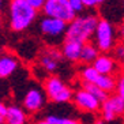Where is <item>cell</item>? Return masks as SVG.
I'll return each mask as SVG.
<instances>
[{"label": "cell", "instance_id": "26", "mask_svg": "<svg viewBox=\"0 0 124 124\" xmlns=\"http://www.w3.org/2000/svg\"><path fill=\"white\" fill-rule=\"evenodd\" d=\"M119 36L121 37L124 40V23H121V26H120V29H119Z\"/></svg>", "mask_w": 124, "mask_h": 124}, {"label": "cell", "instance_id": "14", "mask_svg": "<svg viewBox=\"0 0 124 124\" xmlns=\"http://www.w3.org/2000/svg\"><path fill=\"white\" fill-rule=\"evenodd\" d=\"M27 116L25 109H22L18 105L7 106L6 115H4V123L6 124H26Z\"/></svg>", "mask_w": 124, "mask_h": 124}, {"label": "cell", "instance_id": "24", "mask_svg": "<svg viewBox=\"0 0 124 124\" xmlns=\"http://www.w3.org/2000/svg\"><path fill=\"white\" fill-rule=\"evenodd\" d=\"M60 124H79V121L74 120V119H66V117H63V120Z\"/></svg>", "mask_w": 124, "mask_h": 124}, {"label": "cell", "instance_id": "30", "mask_svg": "<svg viewBox=\"0 0 124 124\" xmlns=\"http://www.w3.org/2000/svg\"><path fill=\"white\" fill-rule=\"evenodd\" d=\"M4 121V115H0V123H3Z\"/></svg>", "mask_w": 124, "mask_h": 124}, {"label": "cell", "instance_id": "21", "mask_svg": "<svg viewBox=\"0 0 124 124\" xmlns=\"http://www.w3.org/2000/svg\"><path fill=\"white\" fill-rule=\"evenodd\" d=\"M116 94L120 95L121 98L124 100V74L119 78V80H116Z\"/></svg>", "mask_w": 124, "mask_h": 124}, {"label": "cell", "instance_id": "18", "mask_svg": "<svg viewBox=\"0 0 124 124\" xmlns=\"http://www.w3.org/2000/svg\"><path fill=\"white\" fill-rule=\"evenodd\" d=\"M100 77V72L94 68L93 66H85L80 71V78L82 82H87V83H95Z\"/></svg>", "mask_w": 124, "mask_h": 124}, {"label": "cell", "instance_id": "29", "mask_svg": "<svg viewBox=\"0 0 124 124\" xmlns=\"http://www.w3.org/2000/svg\"><path fill=\"white\" fill-rule=\"evenodd\" d=\"M36 124H49V123H48L46 120H40L38 123H36Z\"/></svg>", "mask_w": 124, "mask_h": 124}, {"label": "cell", "instance_id": "20", "mask_svg": "<svg viewBox=\"0 0 124 124\" xmlns=\"http://www.w3.org/2000/svg\"><path fill=\"white\" fill-rule=\"evenodd\" d=\"M115 59L119 62H124V44H115L113 46Z\"/></svg>", "mask_w": 124, "mask_h": 124}, {"label": "cell", "instance_id": "9", "mask_svg": "<svg viewBox=\"0 0 124 124\" xmlns=\"http://www.w3.org/2000/svg\"><path fill=\"white\" fill-rule=\"evenodd\" d=\"M45 101H46L45 91H42L41 89L33 87L26 93L25 98H23V108L26 112L36 113L45 105Z\"/></svg>", "mask_w": 124, "mask_h": 124}, {"label": "cell", "instance_id": "13", "mask_svg": "<svg viewBox=\"0 0 124 124\" xmlns=\"http://www.w3.org/2000/svg\"><path fill=\"white\" fill-rule=\"evenodd\" d=\"M91 66L100 74H104V75H113V72L117 68L115 60L112 57H109L108 55H98Z\"/></svg>", "mask_w": 124, "mask_h": 124}, {"label": "cell", "instance_id": "23", "mask_svg": "<svg viewBox=\"0 0 124 124\" xmlns=\"http://www.w3.org/2000/svg\"><path fill=\"white\" fill-rule=\"evenodd\" d=\"M26 1H27V3H29L33 8H36L37 11H40L41 8H42V6L45 4V1H46V0H26Z\"/></svg>", "mask_w": 124, "mask_h": 124}, {"label": "cell", "instance_id": "11", "mask_svg": "<svg viewBox=\"0 0 124 124\" xmlns=\"http://www.w3.org/2000/svg\"><path fill=\"white\" fill-rule=\"evenodd\" d=\"M19 63L18 59L11 53H1L0 55V79H7L16 71Z\"/></svg>", "mask_w": 124, "mask_h": 124}, {"label": "cell", "instance_id": "33", "mask_svg": "<svg viewBox=\"0 0 124 124\" xmlns=\"http://www.w3.org/2000/svg\"><path fill=\"white\" fill-rule=\"evenodd\" d=\"M123 4H124V3H123Z\"/></svg>", "mask_w": 124, "mask_h": 124}, {"label": "cell", "instance_id": "31", "mask_svg": "<svg viewBox=\"0 0 124 124\" xmlns=\"http://www.w3.org/2000/svg\"><path fill=\"white\" fill-rule=\"evenodd\" d=\"M0 26H1V19H0Z\"/></svg>", "mask_w": 124, "mask_h": 124}, {"label": "cell", "instance_id": "5", "mask_svg": "<svg viewBox=\"0 0 124 124\" xmlns=\"http://www.w3.org/2000/svg\"><path fill=\"white\" fill-rule=\"evenodd\" d=\"M94 37V45L98 48L100 52L108 53L115 46V29L110 22L106 19H100L93 34Z\"/></svg>", "mask_w": 124, "mask_h": 124}, {"label": "cell", "instance_id": "25", "mask_svg": "<svg viewBox=\"0 0 124 124\" xmlns=\"http://www.w3.org/2000/svg\"><path fill=\"white\" fill-rule=\"evenodd\" d=\"M6 110H7V106L0 101V115H6Z\"/></svg>", "mask_w": 124, "mask_h": 124}, {"label": "cell", "instance_id": "1", "mask_svg": "<svg viewBox=\"0 0 124 124\" xmlns=\"http://www.w3.org/2000/svg\"><path fill=\"white\" fill-rule=\"evenodd\" d=\"M10 27L14 31H23L34 23L37 18V10L26 0H11L8 4Z\"/></svg>", "mask_w": 124, "mask_h": 124}, {"label": "cell", "instance_id": "15", "mask_svg": "<svg viewBox=\"0 0 124 124\" xmlns=\"http://www.w3.org/2000/svg\"><path fill=\"white\" fill-rule=\"evenodd\" d=\"M100 55L98 48L95 46L94 44H90V42H85L82 45V51H80V62L85 63V64H93L97 56Z\"/></svg>", "mask_w": 124, "mask_h": 124}, {"label": "cell", "instance_id": "8", "mask_svg": "<svg viewBox=\"0 0 124 124\" xmlns=\"http://www.w3.org/2000/svg\"><path fill=\"white\" fill-rule=\"evenodd\" d=\"M72 101L83 112H94L95 113L101 108V102L95 98V97H93L89 91H86L85 89H80L77 93H74Z\"/></svg>", "mask_w": 124, "mask_h": 124}, {"label": "cell", "instance_id": "22", "mask_svg": "<svg viewBox=\"0 0 124 124\" xmlns=\"http://www.w3.org/2000/svg\"><path fill=\"white\" fill-rule=\"evenodd\" d=\"M85 4V7L87 8H94V7H98L101 6L102 3H105V0H82Z\"/></svg>", "mask_w": 124, "mask_h": 124}, {"label": "cell", "instance_id": "4", "mask_svg": "<svg viewBox=\"0 0 124 124\" xmlns=\"http://www.w3.org/2000/svg\"><path fill=\"white\" fill-rule=\"evenodd\" d=\"M44 91L46 98L57 104H64L72 100V90L57 77H49L44 82Z\"/></svg>", "mask_w": 124, "mask_h": 124}, {"label": "cell", "instance_id": "16", "mask_svg": "<svg viewBox=\"0 0 124 124\" xmlns=\"http://www.w3.org/2000/svg\"><path fill=\"white\" fill-rule=\"evenodd\" d=\"M94 85H97L100 89H102L104 91H106L108 94L112 93L115 89H116V79L113 78V75H104V74H100L98 79Z\"/></svg>", "mask_w": 124, "mask_h": 124}, {"label": "cell", "instance_id": "28", "mask_svg": "<svg viewBox=\"0 0 124 124\" xmlns=\"http://www.w3.org/2000/svg\"><path fill=\"white\" fill-rule=\"evenodd\" d=\"M3 7H4V0H0V11L3 10Z\"/></svg>", "mask_w": 124, "mask_h": 124}, {"label": "cell", "instance_id": "19", "mask_svg": "<svg viewBox=\"0 0 124 124\" xmlns=\"http://www.w3.org/2000/svg\"><path fill=\"white\" fill-rule=\"evenodd\" d=\"M70 7L72 8V11L75 14H80V12L85 10V4L82 0H68Z\"/></svg>", "mask_w": 124, "mask_h": 124}, {"label": "cell", "instance_id": "3", "mask_svg": "<svg viewBox=\"0 0 124 124\" xmlns=\"http://www.w3.org/2000/svg\"><path fill=\"white\" fill-rule=\"evenodd\" d=\"M38 30L45 40L51 42V45H57L66 40L67 23L52 16H44L38 23Z\"/></svg>", "mask_w": 124, "mask_h": 124}, {"label": "cell", "instance_id": "32", "mask_svg": "<svg viewBox=\"0 0 124 124\" xmlns=\"http://www.w3.org/2000/svg\"><path fill=\"white\" fill-rule=\"evenodd\" d=\"M0 124H6V123H4V121H3V123H0Z\"/></svg>", "mask_w": 124, "mask_h": 124}, {"label": "cell", "instance_id": "12", "mask_svg": "<svg viewBox=\"0 0 124 124\" xmlns=\"http://www.w3.org/2000/svg\"><path fill=\"white\" fill-rule=\"evenodd\" d=\"M82 42L72 40H64L62 45V53L63 57L67 59L68 62L77 63L80 59V51H82Z\"/></svg>", "mask_w": 124, "mask_h": 124}, {"label": "cell", "instance_id": "6", "mask_svg": "<svg viewBox=\"0 0 124 124\" xmlns=\"http://www.w3.org/2000/svg\"><path fill=\"white\" fill-rule=\"evenodd\" d=\"M42 12L45 16H52V18L64 21L66 23H70L77 14L70 7L68 0H46L42 6Z\"/></svg>", "mask_w": 124, "mask_h": 124}, {"label": "cell", "instance_id": "7", "mask_svg": "<svg viewBox=\"0 0 124 124\" xmlns=\"http://www.w3.org/2000/svg\"><path fill=\"white\" fill-rule=\"evenodd\" d=\"M101 115L102 120L105 121H113L117 116L124 115V100L120 95H109L104 102H101Z\"/></svg>", "mask_w": 124, "mask_h": 124}, {"label": "cell", "instance_id": "10", "mask_svg": "<svg viewBox=\"0 0 124 124\" xmlns=\"http://www.w3.org/2000/svg\"><path fill=\"white\" fill-rule=\"evenodd\" d=\"M63 59L64 57H63L62 51H57V49H49L48 52H45L44 55L41 56L40 64L46 72L53 74L56 70L59 68V63L62 62Z\"/></svg>", "mask_w": 124, "mask_h": 124}, {"label": "cell", "instance_id": "27", "mask_svg": "<svg viewBox=\"0 0 124 124\" xmlns=\"http://www.w3.org/2000/svg\"><path fill=\"white\" fill-rule=\"evenodd\" d=\"M94 124H105V121H104V120H95Z\"/></svg>", "mask_w": 124, "mask_h": 124}, {"label": "cell", "instance_id": "2", "mask_svg": "<svg viewBox=\"0 0 124 124\" xmlns=\"http://www.w3.org/2000/svg\"><path fill=\"white\" fill-rule=\"evenodd\" d=\"M98 21L100 19L97 18V15L93 14L75 16L70 23H67L66 40L78 41V42H82V44L89 42L95 31Z\"/></svg>", "mask_w": 124, "mask_h": 124}, {"label": "cell", "instance_id": "17", "mask_svg": "<svg viewBox=\"0 0 124 124\" xmlns=\"http://www.w3.org/2000/svg\"><path fill=\"white\" fill-rule=\"evenodd\" d=\"M82 87L85 89L86 91H89L93 97H95V98L98 100L100 102H104L109 95H108V93L106 91H104L102 89H100L97 85L94 83H87V82H82Z\"/></svg>", "mask_w": 124, "mask_h": 124}]
</instances>
